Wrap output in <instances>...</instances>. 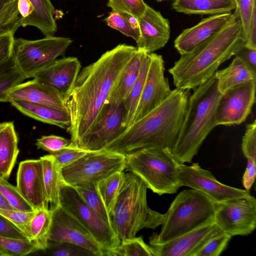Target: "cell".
<instances>
[{"label": "cell", "mask_w": 256, "mask_h": 256, "mask_svg": "<svg viewBox=\"0 0 256 256\" xmlns=\"http://www.w3.org/2000/svg\"><path fill=\"white\" fill-rule=\"evenodd\" d=\"M136 50L132 46L118 44L80 70L65 100L70 120L66 130L72 146H76L95 124L120 74Z\"/></svg>", "instance_id": "cell-1"}, {"label": "cell", "mask_w": 256, "mask_h": 256, "mask_svg": "<svg viewBox=\"0 0 256 256\" xmlns=\"http://www.w3.org/2000/svg\"><path fill=\"white\" fill-rule=\"evenodd\" d=\"M190 96L176 88L158 107L130 126L104 150L122 154L151 147L172 149L178 138Z\"/></svg>", "instance_id": "cell-2"}, {"label": "cell", "mask_w": 256, "mask_h": 256, "mask_svg": "<svg viewBox=\"0 0 256 256\" xmlns=\"http://www.w3.org/2000/svg\"><path fill=\"white\" fill-rule=\"evenodd\" d=\"M239 19L191 52L180 55L168 70L176 88L194 90L202 84L246 43Z\"/></svg>", "instance_id": "cell-3"}, {"label": "cell", "mask_w": 256, "mask_h": 256, "mask_svg": "<svg viewBox=\"0 0 256 256\" xmlns=\"http://www.w3.org/2000/svg\"><path fill=\"white\" fill-rule=\"evenodd\" d=\"M214 74L194 90L176 142L170 150L180 164L191 162L203 142L216 126V112L222 96Z\"/></svg>", "instance_id": "cell-4"}, {"label": "cell", "mask_w": 256, "mask_h": 256, "mask_svg": "<svg viewBox=\"0 0 256 256\" xmlns=\"http://www.w3.org/2000/svg\"><path fill=\"white\" fill-rule=\"evenodd\" d=\"M147 186L131 172L124 173V180L114 206L109 213L110 225L122 241L136 236L144 228L155 229L162 225L164 214L148 206Z\"/></svg>", "instance_id": "cell-5"}, {"label": "cell", "mask_w": 256, "mask_h": 256, "mask_svg": "<svg viewBox=\"0 0 256 256\" xmlns=\"http://www.w3.org/2000/svg\"><path fill=\"white\" fill-rule=\"evenodd\" d=\"M216 206V203L202 192L183 190L164 214L160 234L153 233L150 238L164 242L213 222Z\"/></svg>", "instance_id": "cell-6"}, {"label": "cell", "mask_w": 256, "mask_h": 256, "mask_svg": "<svg viewBox=\"0 0 256 256\" xmlns=\"http://www.w3.org/2000/svg\"><path fill=\"white\" fill-rule=\"evenodd\" d=\"M124 170L142 179L154 193L160 196L177 192L180 163L168 148L151 147L125 154Z\"/></svg>", "instance_id": "cell-7"}, {"label": "cell", "mask_w": 256, "mask_h": 256, "mask_svg": "<svg viewBox=\"0 0 256 256\" xmlns=\"http://www.w3.org/2000/svg\"><path fill=\"white\" fill-rule=\"evenodd\" d=\"M72 40L68 38L48 35L28 40L14 37L12 55L17 66L26 78L51 65L63 56Z\"/></svg>", "instance_id": "cell-8"}, {"label": "cell", "mask_w": 256, "mask_h": 256, "mask_svg": "<svg viewBox=\"0 0 256 256\" xmlns=\"http://www.w3.org/2000/svg\"><path fill=\"white\" fill-rule=\"evenodd\" d=\"M126 156L102 150L91 152L60 169L62 180L76 188H86L125 168Z\"/></svg>", "instance_id": "cell-9"}, {"label": "cell", "mask_w": 256, "mask_h": 256, "mask_svg": "<svg viewBox=\"0 0 256 256\" xmlns=\"http://www.w3.org/2000/svg\"><path fill=\"white\" fill-rule=\"evenodd\" d=\"M60 206L91 233L104 250V256L120 243L111 226L104 221L84 202L76 187L62 180L60 184Z\"/></svg>", "instance_id": "cell-10"}, {"label": "cell", "mask_w": 256, "mask_h": 256, "mask_svg": "<svg viewBox=\"0 0 256 256\" xmlns=\"http://www.w3.org/2000/svg\"><path fill=\"white\" fill-rule=\"evenodd\" d=\"M214 222L230 236H248L256 226V200L248 194L216 203Z\"/></svg>", "instance_id": "cell-11"}, {"label": "cell", "mask_w": 256, "mask_h": 256, "mask_svg": "<svg viewBox=\"0 0 256 256\" xmlns=\"http://www.w3.org/2000/svg\"><path fill=\"white\" fill-rule=\"evenodd\" d=\"M124 118L123 102L108 103L95 124L79 140L76 147L90 152L104 150L126 130Z\"/></svg>", "instance_id": "cell-12"}, {"label": "cell", "mask_w": 256, "mask_h": 256, "mask_svg": "<svg viewBox=\"0 0 256 256\" xmlns=\"http://www.w3.org/2000/svg\"><path fill=\"white\" fill-rule=\"evenodd\" d=\"M180 186H186L204 194L216 203L245 196L248 191L226 186L219 182L210 172L202 168L198 163L179 166Z\"/></svg>", "instance_id": "cell-13"}, {"label": "cell", "mask_w": 256, "mask_h": 256, "mask_svg": "<svg viewBox=\"0 0 256 256\" xmlns=\"http://www.w3.org/2000/svg\"><path fill=\"white\" fill-rule=\"evenodd\" d=\"M256 86V82H248L222 94L216 112V126L240 124L246 120L255 102Z\"/></svg>", "instance_id": "cell-14"}, {"label": "cell", "mask_w": 256, "mask_h": 256, "mask_svg": "<svg viewBox=\"0 0 256 256\" xmlns=\"http://www.w3.org/2000/svg\"><path fill=\"white\" fill-rule=\"evenodd\" d=\"M164 71L162 56L150 53L149 68L131 125L158 107L170 94L172 90Z\"/></svg>", "instance_id": "cell-15"}, {"label": "cell", "mask_w": 256, "mask_h": 256, "mask_svg": "<svg viewBox=\"0 0 256 256\" xmlns=\"http://www.w3.org/2000/svg\"><path fill=\"white\" fill-rule=\"evenodd\" d=\"M49 241L69 242L82 246L94 256H104V250L88 230L60 206L52 211Z\"/></svg>", "instance_id": "cell-16"}, {"label": "cell", "mask_w": 256, "mask_h": 256, "mask_svg": "<svg viewBox=\"0 0 256 256\" xmlns=\"http://www.w3.org/2000/svg\"><path fill=\"white\" fill-rule=\"evenodd\" d=\"M239 19L238 10L203 18L194 26L184 30L174 41V46L182 55L188 53L220 33Z\"/></svg>", "instance_id": "cell-17"}, {"label": "cell", "mask_w": 256, "mask_h": 256, "mask_svg": "<svg viewBox=\"0 0 256 256\" xmlns=\"http://www.w3.org/2000/svg\"><path fill=\"white\" fill-rule=\"evenodd\" d=\"M222 230L213 222L164 242L150 238L156 256H194L211 238Z\"/></svg>", "instance_id": "cell-18"}, {"label": "cell", "mask_w": 256, "mask_h": 256, "mask_svg": "<svg viewBox=\"0 0 256 256\" xmlns=\"http://www.w3.org/2000/svg\"><path fill=\"white\" fill-rule=\"evenodd\" d=\"M16 188L36 210L49 209L40 158L25 160L20 163L16 175Z\"/></svg>", "instance_id": "cell-19"}, {"label": "cell", "mask_w": 256, "mask_h": 256, "mask_svg": "<svg viewBox=\"0 0 256 256\" xmlns=\"http://www.w3.org/2000/svg\"><path fill=\"white\" fill-rule=\"evenodd\" d=\"M138 18L140 37L137 49L148 54L162 48L170 37V26L168 19L146 6L143 14Z\"/></svg>", "instance_id": "cell-20"}, {"label": "cell", "mask_w": 256, "mask_h": 256, "mask_svg": "<svg viewBox=\"0 0 256 256\" xmlns=\"http://www.w3.org/2000/svg\"><path fill=\"white\" fill-rule=\"evenodd\" d=\"M82 68L76 57L56 59L51 65L36 74L34 78L56 90L65 100L71 92Z\"/></svg>", "instance_id": "cell-21"}, {"label": "cell", "mask_w": 256, "mask_h": 256, "mask_svg": "<svg viewBox=\"0 0 256 256\" xmlns=\"http://www.w3.org/2000/svg\"><path fill=\"white\" fill-rule=\"evenodd\" d=\"M8 96L9 100L46 105L68 112L61 96L51 87L34 78L16 86L10 91Z\"/></svg>", "instance_id": "cell-22"}, {"label": "cell", "mask_w": 256, "mask_h": 256, "mask_svg": "<svg viewBox=\"0 0 256 256\" xmlns=\"http://www.w3.org/2000/svg\"><path fill=\"white\" fill-rule=\"evenodd\" d=\"M8 102L24 115L36 120L66 130L70 126V118L67 112L21 100L10 99Z\"/></svg>", "instance_id": "cell-23"}, {"label": "cell", "mask_w": 256, "mask_h": 256, "mask_svg": "<svg viewBox=\"0 0 256 256\" xmlns=\"http://www.w3.org/2000/svg\"><path fill=\"white\" fill-rule=\"evenodd\" d=\"M19 152L18 137L12 122L0 123V176L8 179Z\"/></svg>", "instance_id": "cell-24"}, {"label": "cell", "mask_w": 256, "mask_h": 256, "mask_svg": "<svg viewBox=\"0 0 256 256\" xmlns=\"http://www.w3.org/2000/svg\"><path fill=\"white\" fill-rule=\"evenodd\" d=\"M215 76L217 80L218 90L222 94L240 84L248 82H256V74L236 56L228 67L216 70Z\"/></svg>", "instance_id": "cell-25"}, {"label": "cell", "mask_w": 256, "mask_h": 256, "mask_svg": "<svg viewBox=\"0 0 256 256\" xmlns=\"http://www.w3.org/2000/svg\"><path fill=\"white\" fill-rule=\"evenodd\" d=\"M172 6L184 14L210 15L231 12L236 8L234 0H172Z\"/></svg>", "instance_id": "cell-26"}, {"label": "cell", "mask_w": 256, "mask_h": 256, "mask_svg": "<svg viewBox=\"0 0 256 256\" xmlns=\"http://www.w3.org/2000/svg\"><path fill=\"white\" fill-rule=\"evenodd\" d=\"M144 52L137 49L114 86L108 103L119 104L126 98L139 74Z\"/></svg>", "instance_id": "cell-27"}, {"label": "cell", "mask_w": 256, "mask_h": 256, "mask_svg": "<svg viewBox=\"0 0 256 256\" xmlns=\"http://www.w3.org/2000/svg\"><path fill=\"white\" fill-rule=\"evenodd\" d=\"M34 11L27 18L22 20V26L38 28L45 36L54 35L57 30L54 18L55 9L50 0H28Z\"/></svg>", "instance_id": "cell-28"}, {"label": "cell", "mask_w": 256, "mask_h": 256, "mask_svg": "<svg viewBox=\"0 0 256 256\" xmlns=\"http://www.w3.org/2000/svg\"><path fill=\"white\" fill-rule=\"evenodd\" d=\"M42 165L44 186L49 209L53 211L60 206V170L52 154L40 158Z\"/></svg>", "instance_id": "cell-29"}, {"label": "cell", "mask_w": 256, "mask_h": 256, "mask_svg": "<svg viewBox=\"0 0 256 256\" xmlns=\"http://www.w3.org/2000/svg\"><path fill=\"white\" fill-rule=\"evenodd\" d=\"M150 62V54L144 52L139 74L128 95L123 102L124 108V126L131 125L138 105Z\"/></svg>", "instance_id": "cell-30"}, {"label": "cell", "mask_w": 256, "mask_h": 256, "mask_svg": "<svg viewBox=\"0 0 256 256\" xmlns=\"http://www.w3.org/2000/svg\"><path fill=\"white\" fill-rule=\"evenodd\" d=\"M52 212L48 208L37 210L31 220L30 230L31 242L38 250L48 248L50 230L52 222Z\"/></svg>", "instance_id": "cell-31"}, {"label": "cell", "mask_w": 256, "mask_h": 256, "mask_svg": "<svg viewBox=\"0 0 256 256\" xmlns=\"http://www.w3.org/2000/svg\"><path fill=\"white\" fill-rule=\"evenodd\" d=\"M26 78L17 66L12 54L0 60V102H8L10 91Z\"/></svg>", "instance_id": "cell-32"}, {"label": "cell", "mask_w": 256, "mask_h": 256, "mask_svg": "<svg viewBox=\"0 0 256 256\" xmlns=\"http://www.w3.org/2000/svg\"><path fill=\"white\" fill-rule=\"evenodd\" d=\"M106 20L110 28L125 36L132 38L137 42L140 37L138 18L126 12L112 11Z\"/></svg>", "instance_id": "cell-33"}, {"label": "cell", "mask_w": 256, "mask_h": 256, "mask_svg": "<svg viewBox=\"0 0 256 256\" xmlns=\"http://www.w3.org/2000/svg\"><path fill=\"white\" fill-rule=\"evenodd\" d=\"M123 172H116L98 182L97 191L108 213L112 210L124 180Z\"/></svg>", "instance_id": "cell-34"}, {"label": "cell", "mask_w": 256, "mask_h": 256, "mask_svg": "<svg viewBox=\"0 0 256 256\" xmlns=\"http://www.w3.org/2000/svg\"><path fill=\"white\" fill-rule=\"evenodd\" d=\"M108 256H156V254L153 248L144 242L142 236H134L121 241Z\"/></svg>", "instance_id": "cell-35"}, {"label": "cell", "mask_w": 256, "mask_h": 256, "mask_svg": "<svg viewBox=\"0 0 256 256\" xmlns=\"http://www.w3.org/2000/svg\"><path fill=\"white\" fill-rule=\"evenodd\" d=\"M22 17L18 8V0H15L0 12V36L14 34L22 26Z\"/></svg>", "instance_id": "cell-36"}, {"label": "cell", "mask_w": 256, "mask_h": 256, "mask_svg": "<svg viewBox=\"0 0 256 256\" xmlns=\"http://www.w3.org/2000/svg\"><path fill=\"white\" fill-rule=\"evenodd\" d=\"M0 193L16 210L22 212H34L36 210L21 194L16 186L10 184L6 179L0 178Z\"/></svg>", "instance_id": "cell-37"}, {"label": "cell", "mask_w": 256, "mask_h": 256, "mask_svg": "<svg viewBox=\"0 0 256 256\" xmlns=\"http://www.w3.org/2000/svg\"><path fill=\"white\" fill-rule=\"evenodd\" d=\"M36 210L22 212L0 208V216L11 222L24 236L26 239L31 242L30 226L31 220Z\"/></svg>", "instance_id": "cell-38"}, {"label": "cell", "mask_w": 256, "mask_h": 256, "mask_svg": "<svg viewBox=\"0 0 256 256\" xmlns=\"http://www.w3.org/2000/svg\"><path fill=\"white\" fill-rule=\"evenodd\" d=\"M0 249L8 256H22L38 250L32 242L27 239H20L0 235Z\"/></svg>", "instance_id": "cell-39"}, {"label": "cell", "mask_w": 256, "mask_h": 256, "mask_svg": "<svg viewBox=\"0 0 256 256\" xmlns=\"http://www.w3.org/2000/svg\"><path fill=\"white\" fill-rule=\"evenodd\" d=\"M76 188L86 204L104 221L110 225L109 213L97 191L96 184Z\"/></svg>", "instance_id": "cell-40"}, {"label": "cell", "mask_w": 256, "mask_h": 256, "mask_svg": "<svg viewBox=\"0 0 256 256\" xmlns=\"http://www.w3.org/2000/svg\"><path fill=\"white\" fill-rule=\"evenodd\" d=\"M231 238L221 231L208 240L194 256H218L226 249Z\"/></svg>", "instance_id": "cell-41"}, {"label": "cell", "mask_w": 256, "mask_h": 256, "mask_svg": "<svg viewBox=\"0 0 256 256\" xmlns=\"http://www.w3.org/2000/svg\"><path fill=\"white\" fill-rule=\"evenodd\" d=\"M107 6L112 11L128 12L138 18L144 13L147 4L143 0H108Z\"/></svg>", "instance_id": "cell-42"}, {"label": "cell", "mask_w": 256, "mask_h": 256, "mask_svg": "<svg viewBox=\"0 0 256 256\" xmlns=\"http://www.w3.org/2000/svg\"><path fill=\"white\" fill-rule=\"evenodd\" d=\"M90 152H91L70 145L51 154L56 166L60 170Z\"/></svg>", "instance_id": "cell-43"}, {"label": "cell", "mask_w": 256, "mask_h": 256, "mask_svg": "<svg viewBox=\"0 0 256 256\" xmlns=\"http://www.w3.org/2000/svg\"><path fill=\"white\" fill-rule=\"evenodd\" d=\"M53 248L51 254L54 256H94L88 250L69 242H48V248Z\"/></svg>", "instance_id": "cell-44"}, {"label": "cell", "mask_w": 256, "mask_h": 256, "mask_svg": "<svg viewBox=\"0 0 256 256\" xmlns=\"http://www.w3.org/2000/svg\"><path fill=\"white\" fill-rule=\"evenodd\" d=\"M36 145L38 149H42L51 154L72 145V142L70 139L55 135L44 136L36 140Z\"/></svg>", "instance_id": "cell-45"}, {"label": "cell", "mask_w": 256, "mask_h": 256, "mask_svg": "<svg viewBox=\"0 0 256 256\" xmlns=\"http://www.w3.org/2000/svg\"><path fill=\"white\" fill-rule=\"evenodd\" d=\"M242 152L247 160L256 162V120L246 125L242 137Z\"/></svg>", "instance_id": "cell-46"}, {"label": "cell", "mask_w": 256, "mask_h": 256, "mask_svg": "<svg viewBox=\"0 0 256 256\" xmlns=\"http://www.w3.org/2000/svg\"><path fill=\"white\" fill-rule=\"evenodd\" d=\"M236 8L238 12L239 18L242 24L246 40L252 15L254 10L256 9V0H239L238 5Z\"/></svg>", "instance_id": "cell-47"}, {"label": "cell", "mask_w": 256, "mask_h": 256, "mask_svg": "<svg viewBox=\"0 0 256 256\" xmlns=\"http://www.w3.org/2000/svg\"><path fill=\"white\" fill-rule=\"evenodd\" d=\"M234 56L240 58L256 74V49L248 48L244 44L236 52Z\"/></svg>", "instance_id": "cell-48"}, {"label": "cell", "mask_w": 256, "mask_h": 256, "mask_svg": "<svg viewBox=\"0 0 256 256\" xmlns=\"http://www.w3.org/2000/svg\"><path fill=\"white\" fill-rule=\"evenodd\" d=\"M0 235L16 238L26 239L14 226L1 216H0Z\"/></svg>", "instance_id": "cell-49"}, {"label": "cell", "mask_w": 256, "mask_h": 256, "mask_svg": "<svg viewBox=\"0 0 256 256\" xmlns=\"http://www.w3.org/2000/svg\"><path fill=\"white\" fill-rule=\"evenodd\" d=\"M248 163L242 178V182L245 190L249 192L256 178V162L247 160Z\"/></svg>", "instance_id": "cell-50"}, {"label": "cell", "mask_w": 256, "mask_h": 256, "mask_svg": "<svg viewBox=\"0 0 256 256\" xmlns=\"http://www.w3.org/2000/svg\"><path fill=\"white\" fill-rule=\"evenodd\" d=\"M14 34L0 36V61L12 54Z\"/></svg>", "instance_id": "cell-51"}, {"label": "cell", "mask_w": 256, "mask_h": 256, "mask_svg": "<svg viewBox=\"0 0 256 256\" xmlns=\"http://www.w3.org/2000/svg\"><path fill=\"white\" fill-rule=\"evenodd\" d=\"M244 44L248 48L256 49V9L252 15L248 34Z\"/></svg>", "instance_id": "cell-52"}, {"label": "cell", "mask_w": 256, "mask_h": 256, "mask_svg": "<svg viewBox=\"0 0 256 256\" xmlns=\"http://www.w3.org/2000/svg\"><path fill=\"white\" fill-rule=\"evenodd\" d=\"M18 8L22 20L28 17L34 11V6L28 0H18Z\"/></svg>", "instance_id": "cell-53"}, {"label": "cell", "mask_w": 256, "mask_h": 256, "mask_svg": "<svg viewBox=\"0 0 256 256\" xmlns=\"http://www.w3.org/2000/svg\"><path fill=\"white\" fill-rule=\"evenodd\" d=\"M0 208L16 210L12 207L0 193Z\"/></svg>", "instance_id": "cell-54"}, {"label": "cell", "mask_w": 256, "mask_h": 256, "mask_svg": "<svg viewBox=\"0 0 256 256\" xmlns=\"http://www.w3.org/2000/svg\"><path fill=\"white\" fill-rule=\"evenodd\" d=\"M15 0H0V12Z\"/></svg>", "instance_id": "cell-55"}, {"label": "cell", "mask_w": 256, "mask_h": 256, "mask_svg": "<svg viewBox=\"0 0 256 256\" xmlns=\"http://www.w3.org/2000/svg\"><path fill=\"white\" fill-rule=\"evenodd\" d=\"M0 256H8V255L6 252L0 249Z\"/></svg>", "instance_id": "cell-56"}, {"label": "cell", "mask_w": 256, "mask_h": 256, "mask_svg": "<svg viewBox=\"0 0 256 256\" xmlns=\"http://www.w3.org/2000/svg\"><path fill=\"white\" fill-rule=\"evenodd\" d=\"M235 2H236V7L238 5V2H239V0H234Z\"/></svg>", "instance_id": "cell-57"}, {"label": "cell", "mask_w": 256, "mask_h": 256, "mask_svg": "<svg viewBox=\"0 0 256 256\" xmlns=\"http://www.w3.org/2000/svg\"><path fill=\"white\" fill-rule=\"evenodd\" d=\"M157 0L158 2H162V0Z\"/></svg>", "instance_id": "cell-58"}, {"label": "cell", "mask_w": 256, "mask_h": 256, "mask_svg": "<svg viewBox=\"0 0 256 256\" xmlns=\"http://www.w3.org/2000/svg\"><path fill=\"white\" fill-rule=\"evenodd\" d=\"M0 177H1V176H0Z\"/></svg>", "instance_id": "cell-59"}]
</instances>
